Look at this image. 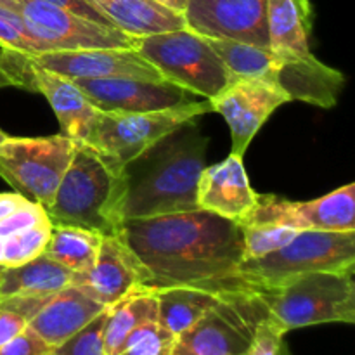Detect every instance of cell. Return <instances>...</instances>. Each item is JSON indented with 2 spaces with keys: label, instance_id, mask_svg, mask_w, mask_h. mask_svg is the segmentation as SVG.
<instances>
[{
  "label": "cell",
  "instance_id": "obj_1",
  "mask_svg": "<svg viewBox=\"0 0 355 355\" xmlns=\"http://www.w3.org/2000/svg\"><path fill=\"white\" fill-rule=\"evenodd\" d=\"M121 234L149 272V290H250L236 277L243 262V225L238 222L196 208L125 220Z\"/></svg>",
  "mask_w": 355,
  "mask_h": 355
},
{
  "label": "cell",
  "instance_id": "obj_2",
  "mask_svg": "<svg viewBox=\"0 0 355 355\" xmlns=\"http://www.w3.org/2000/svg\"><path fill=\"white\" fill-rule=\"evenodd\" d=\"M193 121L177 128L125 166V220L196 210L198 182L205 168L208 139L200 134Z\"/></svg>",
  "mask_w": 355,
  "mask_h": 355
},
{
  "label": "cell",
  "instance_id": "obj_3",
  "mask_svg": "<svg viewBox=\"0 0 355 355\" xmlns=\"http://www.w3.org/2000/svg\"><path fill=\"white\" fill-rule=\"evenodd\" d=\"M125 196V170L114 168L89 146L76 144L54 200L45 210L52 225H71L101 236H116L123 231Z\"/></svg>",
  "mask_w": 355,
  "mask_h": 355
},
{
  "label": "cell",
  "instance_id": "obj_4",
  "mask_svg": "<svg viewBox=\"0 0 355 355\" xmlns=\"http://www.w3.org/2000/svg\"><path fill=\"white\" fill-rule=\"evenodd\" d=\"M354 270H314L257 290L286 331L329 322H355Z\"/></svg>",
  "mask_w": 355,
  "mask_h": 355
},
{
  "label": "cell",
  "instance_id": "obj_5",
  "mask_svg": "<svg viewBox=\"0 0 355 355\" xmlns=\"http://www.w3.org/2000/svg\"><path fill=\"white\" fill-rule=\"evenodd\" d=\"M134 49L163 80L201 99H214L234 80L208 38L189 28L134 38Z\"/></svg>",
  "mask_w": 355,
  "mask_h": 355
},
{
  "label": "cell",
  "instance_id": "obj_6",
  "mask_svg": "<svg viewBox=\"0 0 355 355\" xmlns=\"http://www.w3.org/2000/svg\"><path fill=\"white\" fill-rule=\"evenodd\" d=\"M347 269H355V231H300L283 248L243 260L236 277L257 291L314 270Z\"/></svg>",
  "mask_w": 355,
  "mask_h": 355
},
{
  "label": "cell",
  "instance_id": "obj_7",
  "mask_svg": "<svg viewBox=\"0 0 355 355\" xmlns=\"http://www.w3.org/2000/svg\"><path fill=\"white\" fill-rule=\"evenodd\" d=\"M210 111L211 106L208 99H196L184 106L148 113L99 111L85 146L92 148L114 168L125 170V166L144 155L166 135Z\"/></svg>",
  "mask_w": 355,
  "mask_h": 355
},
{
  "label": "cell",
  "instance_id": "obj_8",
  "mask_svg": "<svg viewBox=\"0 0 355 355\" xmlns=\"http://www.w3.org/2000/svg\"><path fill=\"white\" fill-rule=\"evenodd\" d=\"M269 315L255 291H222L217 304L179 336L177 349L193 355H248L260 322Z\"/></svg>",
  "mask_w": 355,
  "mask_h": 355
},
{
  "label": "cell",
  "instance_id": "obj_9",
  "mask_svg": "<svg viewBox=\"0 0 355 355\" xmlns=\"http://www.w3.org/2000/svg\"><path fill=\"white\" fill-rule=\"evenodd\" d=\"M76 142L66 135L7 137L0 142V177L17 193L47 208L75 155Z\"/></svg>",
  "mask_w": 355,
  "mask_h": 355
},
{
  "label": "cell",
  "instance_id": "obj_10",
  "mask_svg": "<svg viewBox=\"0 0 355 355\" xmlns=\"http://www.w3.org/2000/svg\"><path fill=\"white\" fill-rule=\"evenodd\" d=\"M0 7L26 19L31 33L49 52L82 49H134V38L118 28L103 26L44 0H3Z\"/></svg>",
  "mask_w": 355,
  "mask_h": 355
},
{
  "label": "cell",
  "instance_id": "obj_11",
  "mask_svg": "<svg viewBox=\"0 0 355 355\" xmlns=\"http://www.w3.org/2000/svg\"><path fill=\"white\" fill-rule=\"evenodd\" d=\"M286 225L297 231H355V186L338 187L311 201L257 194V205L241 225Z\"/></svg>",
  "mask_w": 355,
  "mask_h": 355
},
{
  "label": "cell",
  "instance_id": "obj_12",
  "mask_svg": "<svg viewBox=\"0 0 355 355\" xmlns=\"http://www.w3.org/2000/svg\"><path fill=\"white\" fill-rule=\"evenodd\" d=\"M290 103V97L274 83L259 78H236L210 99L211 111L225 118L231 130V155L243 158L257 132L270 114Z\"/></svg>",
  "mask_w": 355,
  "mask_h": 355
},
{
  "label": "cell",
  "instance_id": "obj_13",
  "mask_svg": "<svg viewBox=\"0 0 355 355\" xmlns=\"http://www.w3.org/2000/svg\"><path fill=\"white\" fill-rule=\"evenodd\" d=\"M182 17L201 37L269 49L267 0H187Z\"/></svg>",
  "mask_w": 355,
  "mask_h": 355
},
{
  "label": "cell",
  "instance_id": "obj_14",
  "mask_svg": "<svg viewBox=\"0 0 355 355\" xmlns=\"http://www.w3.org/2000/svg\"><path fill=\"white\" fill-rule=\"evenodd\" d=\"M149 272L123 234L103 236L99 253L90 269L73 274L71 286L110 309L137 288H148Z\"/></svg>",
  "mask_w": 355,
  "mask_h": 355
},
{
  "label": "cell",
  "instance_id": "obj_15",
  "mask_svg": "<svg viewBox=\"0 0 355 355\" xmlns=\"http://www.w3.org/2000/svg\"><path fill=\"white\" fill-rule=\"evenodd\" d=\"M73 82L83 96L104 113H148L179 107L196 101V96L166 80L120 76Z\"/></svg>",
  "mask_w": 355,
  "mask_h": 355
},
{
  "label": "cell",
  "instance_id": "obj_16",
  "mask_svg": "<svg viewBox=\"0 0 355 355\" xmlns=\"http://www.w3.org/2000/svg\"><path fill=\"white\" fill-rule=\"evenodd\" d=\"M31 61L47 71L68 80L144 78L163 80L158 69L135 49H82V51L42 52L30 55Z\"/></svg>",
  "mask_w": 355,
  "mask_h": 355
},
{
  "label": "cell",
  "instance_id": "obj_17",
  "mask_svg": "<svg viewBox=\"0 0 355 355\" xmlns=\"http://www.w3.org/2000/svg\"><path fill=\"white\" fill-rule=\"evenodd\" d=\"M266 82L279 87L290 101H304L331 110L338 103L345 76L338 69L319 61L312 52L307 55L276 54Z\"/></svg>",
  "mask_w": 355,
  "mask_h": 355
},
{
  "label": "cell",
  "instance_id": "obj_18",
  "mask_svg": "<svg viewBox=\"0 0 355 355\" xmlns=\"http://www.w3.org/2000/svg\"><path fill=\"white\" fill-rule=\"evenodd\" d=\"M196 203L201 210L243 224L257 205V193L250 186L243 158L229 155L224 162L203 168Z\"/></svg>",
  "mask_w": 355,
  "mask_h": 355
},
{
  "label": "cell",
  "instance_id": "obj_19",
  "mask_svg": "<svg viewBox=\"0 0 355 355\" xmlns=\"http://www.w3.org/2000/svg\"><path fill=\"white\" fill-rule=\"evenodd\" d=\"M30 59V55H28ZM33 92L44 94L61 127V134L76 144H87L94 130L99 110L83 96L73 80L40 68L30 59Z\"/></svg>",
  "mask_w": 355,
  "mask_h": 355
},
{
  "label": "cell",
  "instance_id": "obj_20",
  "mask_svg": "<svg viewBox=\"0 0 355 355\" xmlns=\"http://www.w3.org/2000/svg\"><path fill=\"white\" fill-rule=\"evenodd\" d=\"M104 311L106 307L69 284L49 298L28 328L55 349Z\"/></svg>",
  "mask_w": 355,
  "mask_h": 355
},
{
  "label": "cell",
  "instance_id": "obj_21",
  "mask_svg": "<svg viewBox=\"0 0 355 355\" xmlns=\"http://www.w3.org/2000/svg\"><path fill=\"white\" fill-rule=\"evenodd\" d=\"M114 28L132 38L186 28L182 14L153 0H92Z\"/></svg>",
  "mask_w": 355,
  "mask_h": 355
},
{
  "label": "cell",
  "instance_id": "obj_22",
  "mask_svg": "<svg viewBox=\"0 0 355 355\" xmlns=\"http://www.w3.org/2000/svg\"><path fill=\"white\" fill-rule=\"evenodd\" d=\"M71 277V270L42 253L21 266L3 267L0 274V298L47 297L69 286Z\"/></svg>",
  "mask_w": 355,
  "mask_h": 355
},
{
  "label": "cell",
  "instance_id": "obj_23",
  "mask_svg": "<svg viewBox=\"0 0 355 355\" xmlns=\"http://www.w3.org/2000/svg\"><path fill=\"white\" fill-rule=\"evenodd\" d=\"M153 291L158 302V321L175 336L193 328L220 295L198 286H166Z\"/></svg>",
  "mask_w": 355,
  "mask_h": 355
},
{
  "label": "cell",
  "instance_id": "obj_24",
  "mask_svg": "<svg viewBox=\"0 0 355 355\" xmlns=\"http://www.w3.org/2000/svg\"><path fill=\"white\" fill-rule=\"evenodd\" d=\"M158 318V302L155 291L149 288H137L130 295L107 309L104 326V352L118 355L128 336L141 324Z\"/></svg>",
  "mask_w": 355,
  "mask_h": 355
},
{
  "label": "cell",
  "instance_id": "obj_25",
  "mask_svg": "<svg viewBox=\"0 0 355 355\" xmlns=\"http://www.w3.org/2000/svg\"><path fill=\"white\" fill-rule=\"evenodd\" d=\"M269 49L274 54L307 55L312 21L302 12L297 0H267Z\"/></svg>",
  "mask_w": 355,
  "mask_h": 355
},
{
  "label": "cell",
  "instance_id": "obj_26",
  "mask_svg": "<svg viewBox=\"0 0 355 355\" xmlns=\"http://www.w3.org/2000/svg\"><path fill=\"white\" fill-rule=\"evenodd\" d=\"M101 241L103 236L99 232L71 227V225H52L51 238L45 246L44 255L71 270L73 274L83 272L96 262Z\"/></svg>",
  "mask_w": 355,
  "mask_h": 355
},
{
  "label": "cell",
  "instance_id": "obj_27",
  "mask_svg": "<svg viewBox=\"0 0 355 355\" xmlns=\"http://www.w3.org/2000/svg\"><path fill=\"white\" fill-rule=\"evenodd\" d=\"M218 58L222 59L232 78H259L267 80L272 69L276 54L270 49L257 47L252 44H243L236 40H218L208 38Z\"/></svg>",
  "mask_w": 355,
  "mask_h": 355
},
{
  "label": "cell",
  "instance_id": "obj_28",
  "mask_svg": "<svg viewBox=\"0 0 355 355\" xmlns=\"http://www.w3.org/2000/svg\"><path fill=\"white\" fill-rule=\"evenodd\" d=\"M51 232L52 224L44 222V224L33 225V227L14 232V234L3 238L2 266L16 267L37 259L38 255L44 253L49 238H51Z\"/></svg>",
  "mask_w": 355,
  "mask_h": 355
},
{
  "label": "cell",
  "instance_id": "obj_29",
  "mask_svg": "<svg viewBox=\"0 0 355 355\" xmlns=\"http://www.w3.org/2000/svg\"><path fill=\"white\" fill-rule=\"evenodd\" d=\"M177 340L179 336L170 333L156 318L139 326L118 355H172Z\"/></svg>",
  "mask_w": 355,
  "mask_h": 355
},
{
  "label": "cell",
  "instance_id": "obj_30",
  "mask_svg": "<svg viewBox=\"0 0 355 355\" xmlns=\"http://www.w3.org/2000/svg\"><path fill=\"white\" fill-rule=\"evenodd\" d=\"M300 231L286 225H243V260L260 259V257L283 248Z\"/></svg>",
  "mask_w": 355,
  "mask_h": 355
},
{
  "label": "cell",
  "instance_id": "obj_31",
  "mask_svg": "<svg viewBox=\"0 0 355 355\" xmlns=\"http://www.w3.org/2000/svg\"><path fill=\"white\" fill-rule=\"evenodd\" d=\"M0 49L19 51L28 55L49 52L47 45L31 33L26 19L6 7H0Z\"/></svg>",
  "mask_w": 355,
  "mask_h": 355
},
{
  "label": "cell",
  "instance_id": "obj_32",
  "mask_svg": "<svg viewBox=\"0 0 355 355\" xmlns=\"http://www.w3.org/2000/svg\"><path fill=\"white\" fill-rule=\"evenodd\" d=\"M107 309L101 312L97 318L87 326H83L78 333L55 347V355H106L104 352V326H106Z\"/></svg>",
  "mask_w": 355,
  "mask_h": 355
},
{
  "label": "cell",
  "instance_id": "obj_33",
  "mask_svg": "<svg viewBox=\"0 0 355 355\" xmlns=\"http://www.w3.org/2000/svg\"><path fill=\"white\" fill-rule=\"evenodd\" d=\"M286 333V329L272 315H269L260 322L248 355H290L284 342Z\"/></svg>",
  "mask_w": 355,
  "mask_h": 355
},
{
  "label": "cell",
  "instance_id": "obj_34",
  "mask_svg": "<svg viewBox=\"0 0 355 355\" xmlns=\"http://www.w3.org/2000/svg\"><path fill=\"white\" fill-rule=\"evenodd\" d=\"M44 222H51L49 220L47 210L40 203H37V201L28 200L17 210H14L9 217H6L0 222V236L7 238V236L14 234V232L24 231V229L44 224Z\"/></svg>",
  "mask_w": 355,
  "mask_h": 355
},
{
  "label": "cell",
  "instance_id": "obj_35",
  "mask_svg": "<svg viewBox=\"0 0 355 355\" xmlns=\"http://www.w3.org/2000/svg\"><path fill=\"white\" fill-rule=\"evenodd\" d=\"M51 352H54V349L30 328L0 347V355H47Z\"/></svg>",
  "mask_w": 355,
  "mask_h": 355
},
{
  "label": "cell",
  "instance_id": "obj_36",
  "mask_svg": "<svg viewBox=\"0 0 355 355\" xmlns=\"http://www.w3.org/2000/svg\"><path fill=\"white\" fill-rule=\"evenodd\" d=\"M44 2L52 3V6L59 7V9L68 10V12L85 17V19L94 21L97 24H103V26H113V23L97 9V6L92 0H44Z\"/></svg>",
  "mask_w": 355,
  "mask_h": 355
},
{
  "label": "cell",
  "instance_id": "obj_37",
  "mask_svg": "<svg viewBox=\"0 0 355 355\" xmlns=\"http://www.w3.org/2000/svg\"><path fill=\"white\" fill-rule=\"evenodd\" d=\"M28 324H30V321L24 315L17 314L12 309L0 305V347L16 338L19 333H23L28 328Z\"/></svg>",
  "mask_w": 355,
  "mask_h": 355
},
{
  "label": "cell",
  "instance_id": "obj_38",
  "mask_svg": "<svg viewBox=\"0 0 355 355\" xmlns=\"http://www.w3.org/2000/svg\"><path fill=\"white\" fill-rule=\"evenodd\" d=\"M28 201L21 193H0V222Z\"/></svg>",
  "mask_w": 355,
  "mask_h": 355
},
{
  "label": "cell",
  "instance_id": "obj_39",
  "mask_svg": "<svg viewBox=\"0 0 355 355\" xmlns=\"http://www.w3.org/2000/svg\"><path fill=\"white\" fill-rule=\"evenodd\" d=\"M153 2L159 3V6L166 7V9L170 10H175V12L182 14L184 9H186L187 0H153Z\"/></svg>",
  "mask_w": 355,
  "mask_h": 355
},
{
  "label": "cell",
  "instance_id": "obj_40",
  "mask_svg": "<svg viewBox=\"0 0 355 355\" xmlns=\"http://www.w3.org/2000/svg\"><path fill=\"white\" fill-rule=\"evenodd\" d=\"M297 3L300 6L302 12H304V16L307 17V19L312 21V7H311V0H297Z\"/></svg>",
  "mask_w": 355,
  "mask_h": 355
},
{
  "label": "cell",
  "instance_id": "obj_41",
  "mask_svg": "<svg viewBox=\"0 0 355 355\" xmlns=\"http://www.w3.org/2000/svg\"><path fill=\"white\" fill-rule=\"evenodd\" d=\"M3 87H12V85H10V80L7 78V75L2 71V68H0V89H3Z\"/></svg>",
  "mask_w": 355,
  "mask_h": 355
},
{
  "label": "cell",
  "instance_id": "obj_42",
  "mask_svg": "<svg viewBox=\"0 0 355 355\" xmlns=\"http://www.w3.org/2000/svg\"><path fill=\"white\" fill-rule=\"evenodd\" d=\"M2 259H3V238L0 236V266H2Z\"/></svg>",
  "mask_w": 355,
  "mask_h": 355
},
{
  "label": "cell",
  "instance_id": "obj_43",
  "mask_svg": "<svg viewBox=\"0 0 355 355\" xmlns=\"http://www.w3.org/2000/svg\"><path fill=\"white\" fill-rule=\"evenodd\" d=\"M7 137H9V135H7V134H6V132H3V130H2V128H0V142H3V141H6V139H7Z\"/></svg>",
  "mask_w": 355,
  "mask_h": 355
},
{
  "label": "cell",
  "instance_id": "obj_44",
  "mask_svg": "<svg viewBox=\"0 0 355 355\" xmlns=\"http://www.w3.org/2000/svg\"><path fill=\"white\" fill-rule=\"evenodd\" d=\"M172 355H193V354H187V352H182V350H179L175 347V350H173V354Z\"/></svg>",
  "mask_w": 355,
  "mask_h": 355
},
{
  "label": "cell",
  "instance_id": "obj_45",
  "mask_svg": "<svg viewBox=\"0 0 355 355\" xmlns=\"http://www.w3.org/2000/svg\"><path fill=\"white\" fill-rule=\"evenodd\" d=\"M2 270H3V266H0V274H2Z\"/></svg>",
  "mask_w": 355,
  "mask_h": 355
},
{
  "label": "cell",
  "instance_id": "obj_46",
  "mask_svg": "<svg viewBox=\"0 0 355 355\" xmlns=\"http://www.w3.org/2000/svg\"><path fill=\"white\" fill-rule=\"evenodd\" d=\"M47 355H55V354H54V352H51V354H47Z\"/></svg>",
  "mask_w": 355,
  "mask_h": 355
},
{
  "label": "cell",
  "instance_id": "obj_47",
  "mask_svg": "<svg viewBox=\"0 0 355 355\" xmlns=\"http://www.w3.org/2000/svg\"><path fill=\"white\" fill-rule=\"evenodd\" d=\"M3 2V0H0V3H2Z\"/></svg>",
  "mask_w": 355,
  "mask_h": 355
}]
</instances>
